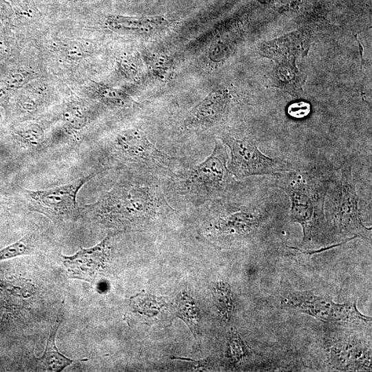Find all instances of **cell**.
Listing matches in <instances>:
<instances>
[{
  "label": "cell",
  "mask_w": 372,
  "mask_h": 372,
  "mask_svg": "<svg viewBox=\"0 0 372 372\" xmlns=\"http://www.w3.org/2000/svg\"><path fill=\"white\" fill-rule=\"evenodd\" d=\"M68 56L72 58H79L83 54L82 46L76 42H71L65 45Z\"/></svg>",
  "instance_id": "obj_25"
},
{
  "label": "cell",
  "mask_w": 372,
  "mask_h": 372,
  "mask_svg": "<svg viewBox=\"0 0 372 372\" xmlns=\"http://www.w3.org/2000/svg\"><path fill=\"white\" fill-rule=\"evenodd\" d=\"M61 322V320L58 318L50 331L44 353L38 359L44 369L48 371H61L74 362L87 360V359L72 360L58 351L55 344V335Z\"/></svg>",
  "instance_id": "obj_14"
},
{
  "label": "cell",
  "mask_w": 372,
  "mask_h": 372,
  "mask_svg": "<svg viewBox=\"0 0 372 372\" xmlns=\"http://www.w3.org/2000/svg\"><path fill=\"white\" fill-rule=\"evenodd\" d=\"M227 154L225 147L216 143L211 154L194 168L183 182L184 189L195 195L211 196L223 189L228 178Z\"/></svg>",
  "instance_id": "obj_8"
},
{
  "label": "cell",
  "mask_w": 372,
  "mask_h": 372,
  "mask_svg": "<svg viewBox=\"0 0 372 372\" xmlns=\"http://www.w3.org/2000/svg\"><path fill=\"white\" fill-rule=\"evenodd\" d=\"M17 141L30 151L40 149L45 140V133L41 125L30 123L19 127L15 132Z\"/></svg>",
  "instance_id": "obj_16"
},
{
  "label": "cell",
  "mask_w": 372,
  "mask_h": 372,
  "mask_svg": "<svg viewBox=\"0 0 372 372\" xmlns=\"http://www.w3.org/2000/svg\"><path fill=\"white\" fill-rule=\"evenodd\" d=\"M221 140L230 150L231 158L227 168L237 178L274 175L292 170L286 162L265 155L250 139H238L225 134Z\"/></svg>",
  "instance_id": "obj_4"
},
{
  "label": "cell",
  "mask_w": 372,
  "mask_h": 372,
  "mask_svg": "<svg viewBox=\"0 0 372 372\" xmlns=\"http://www.w3.org/2000/svg\"><path fill=\"white\" fill-rule=\"evenodd\" d=\"M358 200L351 168L346 165L342 168L341 178L333 195L331 221L340 233L351 234L356 238H368L371 229L362 223Z\"/></svg>",
  "instance_id": "obj_7"
},
{
  "label": "cell",
  "mask_w": 372,
  "mask_h": 372,
  "mask_svg": "<svg viewBox=\"0 0 372 372\" xmlns=\"http://www.w3.org/2000/svg\"><path fill=\"white\" fill-rule=\"evenodd\" d=\"M178 317L186 322L193 334L196 335L199 328V315L192 298L183 294L178 302Z\"/></svg>",
  "instance_id": "obj_20"
},
{
  "label": "cell",
  "mask_w": 372,
  "mask_h": 372,
  "mask_svg": "<svg viewBox=\"0 0 372 372\" xmlns=\"http://www.w3.org/2000/svg\"><path fill=\"white\" fill-rule=\"evenodd\" d=\"M62 119L67 131L76 134L86 125L87 118L83 107L77 103H70L63 110Z\"/></svg>",
  "instance_id": "obj_17"
},
{
  "label": "cell",
  "mask_w": 372,
  "mask_h": 372,
  "mask_svg": "<svg viewBox=\"0 0 372 372\" xmlns=\"http://www.w3.org/2000/svg\"><path fill=\"white\" fill-rule=\"evenodd\" d=\"M216 306L222 318L227 321L234 309V302L230 286L220 281L214 288Z\"/></svg>",
  "instance_id": "obj_18"
},
{
  "label": "cell",
  "mask_w": 372,
  "mask_h": 372,
  "mask_svg": "<svg viewBox=\"0 0 372 372\" xmlns=\"http://www.w3.org/2000/svg\"><path fill=\"white\" fill-rule=\"evenodd\" d=\"M283 307L297 310L321 320L329 322L362 321L368 323L370 317L360 313L355 303H336L332 300L310 291H294L282 298Z\"/></svg>",
  "instance_id": "obj_5"
},
{
  "label": "cell",
  "mask_w": 372,
  "mask_h": 372,
  "mask_svg": "<svg viewBox=\"0 0 372 372\" xmlns=\"http://www.w3.org/2000/svg\"><path fill=\"white\" fill-rule=\"evenodd\" d=\"M96 95L103 103L113 107H128L134 102L125 92L111 87H98Z\"/></svg>",
  "instance_id": "obj_19"
},
{
  "label": "cell",
  "mask_w": 372,
  "mask_h": 372,
  "mask_svg": "<svg viewBox=\"0 0 372 372\" xmlns=\"http://www.w3.org/2000/svg\"><path fill=\"white\" fill-rule=\"evenodd\" d=\"M174 358L187 361L192 363L193 368L197 370H200V369L204 370V369H208V366H209V363L207 359L196 361V360H194L189 358Z\"/></svg>",
  "instance_id": "obj_26"
},
{
  "label": "cell",
  "mask_w": 372,
  "mask_h": 372,
  "mask_svg": "<svg viewBox=\"0 0 372 372\" xmlns=\"http://www.w3.org/2000/svg\"><path fill=\"white\" fill-rule=\"evenodd\" d=\"M107 26L114 30L151 37L159 34L169 25L163 17H123L110 16L107 19Z\"/></svg>",
  "instance_id": "obj_11"
},
{
  "label": "cell",
  "mask_w": 372,
  "mask_h": 372,
  "mask_svg": "<svg viewBox=\"0 0 372 372\" xmlns=\"http://www.w3.org/2000/svg\"><path fill=\"white\" fill-rule=\"evenodd\" d=\"M95 175L91 174L52 188L23 189L30 210L45 215L55 223L76 219L81 215L77 194Z\"/></svg>",
  "instance_id": "obj_3"
},
{
  "label": "cell",
  "mask_w": 372,
  "mask_h": 372,
  "mask_svg": "<svg viewBox=\"0 0 372 372\" xmlns=\"http://www.w3.org/2000/svg\"><path fill=\"white\" fill-rule=\"evenodd\" d=\"M330 358L334 364L342 369H369L371 352L368 349L350 342H339L331 350Z\"/></svg>",
  "instance_id": "obj_12"
},
{
  "label": "cell",
  "mask_w": 372,
  "mask_h": 372,
  "mask_svg": "<svg viewBox=\"0 0 372 372\" xmlns=\"http://www.w3.org/2000/svg\"><path fill=\"white\" fill-rule=\"evenodd\" d=\"M34 235L28 234L16 242L0 250V261L18 256L30 254L34 250Z\"/></svg>",
  "instance_id": "obj_21"
},
{
  "label": "cell",
  "mask_w": 372,
  "mask_h": 372,
  "mask_svg": "<svg viewBox=\"0 0 372 372\" xmlns=\"http://www.w3.org/2000/svg\"><path fill=\"white\" fill-rule=\"evenodd\" d=\"M279 187L291 200V217L302 229V242L316 238L324 220V204L328 185L305 173H291L282 178Z\"/></svg>",
  "instance_id": "obj_2"
},
{
  "label": "cell",
  "mask_w": 372,
  "mask_h": 372,
  "mask_svg": "<svg viewBox=\"0 0 372 372\" xmlns=\"http://www.w3.org/2000/svg\"><path fill=\"white\" fill-rule=\"evenodd\" d=\"M80 214L109 227L130 228L172 210L157 186L118 183Z\"/></svg>",
  "instance_id": "obj_1"
},
{
  "label": "cell",
  "mask_w": 372,
  "mask_h": 372,
  "mask_svg": "<svg viewBox=\"0 0 372 372\" xmlns=\"http://www.w3.org/2000/svg\"><path fill=\"white\" fill-rule=\"evenodd\" d=\"M108 147L113 157L123 163L167 168L172 161L169 156L157 149L138 128L119 132Z\"/></svg>",
  "instance_id": "obj_6"
},
{
  "label": "cell",
  "mask_w": 372,
  "mask_h": 372,
  "mask_svg": "<svg viewBox=\"0 0 372 372\" xmlns=\"http://www.w3.org/2000/svg\"><path fill=\"white\" fill-rule=\"evenodd\" d=\"M311 110L310 104L306 101H298L290 104L287 108L288 114L296 118L307 116Z\"/></svg>",
  "instance_id": "obj_23"
},
{
  "label": "cell",
  "mask_w": 372,
  "mask_h": 372,
  "mask_svg": "<svg viewBox=\"0 0 372 372\" xmlns=\"http://www.w3.org/2000/svg\"><path fill=\"white\" fill-rule=\"evenodd\" d=\"M258 224V214L240 210L220 218L214 227L218 233L243 234L252 231Z\"/></svg>",
  "instance_id": "obj_13"
},
{
  "label": "cell",
  "mask_w": 372,
  "mask_h": 372,
  "mask_svg": "<svg viewBox=\"0 0 372 372\" xmlns=\"http://www.w3.org/2000/svg\"><path fill=\"white\" fill-rule=\"evenodd\" d=\"M229 357L235 364L249 355V348L243 342L236 330L231 329L229 339Z\"/></svg>",
  "instance_id": "obj_22"
},
{
  "label": "cell",
  "mask_w": 372,
  "mask_h": 372,
  "mask_svg": "<svg viewBox=\"0 0 372 372\" xmlns=\"http://www.w3.org/2000/svg\"><path fill=\"white\" fill-rule=\"evenodd\" d=\"M130 306L135 313L147 320H157L167 308V304L163 298L139 293L130 299Z\"/></svg>",
  "instance_id": "obj_15"
},
{
  "label": "cell",
  "mask_w": 372,
  "mask_h": 372,
  "mask_svg": "<svg viewBox=\"0 0 372 372\" xmlns=\"http://www.w3.org/2000/svg\"><path fill=\"white\" fill-rule=\"evenodd\" d=\"M228 101L225 92L212 91L190 110L184 121V126L196 129L213 125L225 114Z\"/></svg>",
  "instance_id": "obj_10"
},
{
  "label": "cell",
  "mask_w": 372,
  "mask_h": 372,
  "mask_svg": "<svg viewBox=\"0 0 372 372\" xmlns=\"http://www.w3.org/2000/svg\"><path fill=\"white\" fill-rule=\"evenodd\" d=\"M110 254V235L94 247L79 250L72 256H62L70 278L93 283L103 269Z\"/></svg>",
  "instance_id": "obj_9"
},
{
  "label": "cell",
  "mask_w": 372,
  "mask_h": 372,
  "mask_svg": "<svg viewBox=\"0 0 372 372\" xmlns=\"http://www.w3.org/2000/svg\"><path fill=\"white\" fill-rule=\"evenodd\" d=\"M155 61H151V68L153 72L156 74H159L160 72L164 74L163 72V68H167L169 70L170 68L169 60L165 56L156 57ZM158 75V74H156Z\"/></svg>",
  "instance_id": "obj_24"
}]
</instances>
